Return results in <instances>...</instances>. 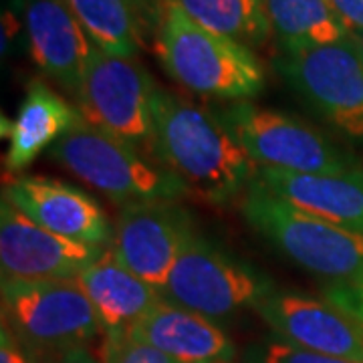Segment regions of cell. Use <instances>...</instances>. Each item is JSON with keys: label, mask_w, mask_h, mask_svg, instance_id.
Masks as SVG:
<instances>
[{"label": "cell", "mask_w": 363, "mask_h": 363, "mask_svg": "<svg viewBox=\"0 0 363 363\" xmlns=\"http://www.w3.org/2000/svg\"><path fill=\"white\" fill-rule=\"evenodd\" d=\"M350 35H351V37H353V40L357 43V47H359V51L363 52V30H351Z\"/></svg>", "instance_id": "f1b7e54d"}, {"label": "cell", "mask_w": 363, "mask_h": 363, "mask_svg": "<svg viewBox=\"0 0 363 363\" xmlns=\"http://www.w3.org/2000/svg\"><path fill=\"white\" fill-rule=\"evenodd\" d=\"M75 281L89 298L104 335L125 333L164 298L157 289L147 285L117 259L111 247L79 272Z\"/></svg>", "instance_id": "e0dca14e"}, {"label": "cell", "mask_w": 363, "mask_h": 363, "mask_svg": "<svg viewBox=\"0 0 363 363\" xmlns=\"http://www.w3.org/2000/svg\"><path fill=\"white\" fill-rule=\"evenodd\" d=\"M247 224L286 259L333 281L363 271V236L325 220L252 182L242 196Z\"/></svg>", "instance_id": "3957f363"}, {"label": "cell", "mask_w": 363, "mask_h": 363, "mask_svg": "<svg viewBox=\"0 0 363 363\" xmlns=\"http://www.w3.org/2000/svg\"><path fill=\"white\" fill-rule=\"evenodd\" d=\"M323 298L343 315H347L363 333V271L350 279L331 281L325 286Z\"/></svg>", "instance_id": "cb8c5ba5"}, {"label": "cell", "mask_w": 363, "mask_h": 363, "mask_svg": "<svg viewBox=\"0 0 363 363\" xmlns=\"http://www.w3.org/2000/svg\"><path fill=\"white\" fill-rule=\"evenodd\" d=\"M255 311L277 337L295 347L363 362L362 329L325 298L274 291Z\"/></svg>", "instance_id": "4fadbf2b"}, {"label": "cell", "mask_w": 363, "mask_h": 363, "mask_svg": "<svg viewBox=\"0 0 363 363\" xmlns=\"http://www.w3.org/2000/svg\"><path fill=\"white\" fill-rule=\"evenodd\" d=\"M2 323L40 353L87 345L101 333L89 298L75 279L2 277Z\"/></svg>", "instance_id": "5b68a950"}, {"label": "cell", "mask_w": 363, "mask_h": 363, "mask_svg": "<svg viewBox=\"0 0 363 363\" xmlns=\"http://www.w3.org/2000/svg\"><path fill=\"white\" fill-rule=\"evenodd\" d=\"M81 119L77 107L57 95L45 81H30L18 116L9 121V130L4 131L9 138L4 156L6 168L11 172L28 168L39 154L51 150Z\"/></svg>", "instance_id": "ac0fdd59"}, {"label": "cell", "mask_w": 363, "mask_h": 363, "mask_svg": "<svg viewBox=\"0 0 363 363\" xmlns=\"http://www.w3.org/2000/svg\"><path fill=\"white\" fill-rule=\"evenodd\" d=\"M49 154L119 206L188 196L186 186L166 166L143 157L135 143L97 130L85 119L55 143Z\"/></svg>", "instance_id": "277c9868"}, {"label": "cell", "mask_w": 363, "mask_h": 363, "mask_svg": "<svg viewBox=\"0 0 363 363\" xmlns=\"http://www.w3.org/2000/svg\"><path fill=\"white\" fill-rule=\"evenodd\" d=\"M274 291V283L264 272L196 233L176 260L162 295L218 321L255 309Z\"/></svg>", "instance_id": "8992f818"}, {"label": "cell", "mask_w": 363, "mask_h": 363, "mask_svg": "<svg viewBox=\"0 0 363 363\" xmlns=\"http://www.w3.org/2000/svg\"><path fill=\"white\" fill-rule=\"evenodd\" d=\"M218 116L259 168L325 174L359 166L337 143L297 117L250 101H234Z\"/></svg>", "instance_id": "ba28073f"}, {"label": "cell", "mask_w": 363, "mask_h": 363, "mask_svg": "<svg viewBox=\"0 0 363 363\" xmlns=\"http://www.w3.org/2000/svg\"><path fill=\"white\" fill-rule=\"evenodd\" d=\"M252 363H363L335 357V355H325L317 351H307L286 343L283 339L264 341L257 350H252Z\"/></svg>", "instance_id": "603a6c76"}, {"label": "cell", "mask_w": 363, "mask_h": 363, "mask_svg": "<svg viewBox=\"0 0 363 363\" xmlns=\"http://www.w3.org/2000/svg\"><path fill=\"white\" fill-rule=\"evenodd\" d=\"M274 65L329 125L363 140V52L351 35L327 45L281 51Z\"/></svg>", "instance_id": "52a82bcc"}, {"label": "cell", "mask_w": 363, "mask_h": 363, "mask_svg": "<svg viewBox=\"0 0 363 363\" xmlns=\"http://www.w3.org/2000/svg\"><path fill=\"white\" fill-rule=\"evenodd\" d=\"M28 49L43 75L77 97L95 45L65 0H25Z\"/></svg>", "instance_id": "5bb4252c"}, {"label": "cell", "mask_w": 363, "mask_h": 363, "mask_svg": "<svg viewBox=\"0 0 363 363\" xmlns=\"http://www.w3.org/2000/svg\"><path fill=\"white\" fill-rule=\"evenodd\" d=\"M157 85L133 57L95 47L75 97L81 117L97 130L131 143L152 142Z\"/></svg>", "instance_id": "9c48e42d"}, {"label": "cell", "mask_w": 363, "mask_h": 363, "mask_svg": "<svg viewBox=\"0 0 363 363\" xmlns=\"http://www.w3.org/2000/svg\"><path fill=\"white\" fill-rule=\"evenodd\" d=\"M95 47L117 57H135L147 23L130 0H65Z\"/></svg>", "instance_id": "ffe728a7"}, {"label": "cell", "mask_w": 363, "mask_h": 363, "mask_svg": "<svg viewBox=\"0 0 363 363\" xmlns=\"http://www.w3.org/2000/svg\"><path fill=\"white\" fill-rule=\"evenodd\" d=\"M252 182L325 220L363 236L362 164L343 172L325 174H298L286 169L259 168Z\"/></svg>", "instance_id": "9a60e30c"}, {"label": "cell", "mask_w": 363, "mask_h": 363, "mask_svg": "<svg viewBox=\"0 0 363 363\" xmlns=\"http://www.w3.org/2000/svg\"><path fill=\"white\" fill-rule=\"evenodd\" d=\"M347 30H363V0H331Z\"/></svg>", "instance_id": "484cf974"}, {"label": "cell", "mask_w": 363, "mask_h": 363, "mask_svg": "<svg viewBox=\"0 0 363 363\" xmlns=\"http://www.w3.org/2000/svg\"><path fill=\"white\" fill-rule=\"evenodd\" d=\"M194 234V218L178 200L131 202L119 210L111 248L133 274L164 293L169 272Z\"/></svg>", "instance_id": "30bf717a"}, {"label": "cell", "mask_w": 363, "mask_h": 363, "mask_svg": "<svg viewBox=\"0 0 363 363\" xmlns=\"http://www.w3.org/2000/svg\"><path fill=\"white\" fill-rule=\"evenodd\" d=\"M107 247L79 242L39 226L2 198L0 269L14 279H77Z\"/></svg>", "instance_id": "8fae6325"}, {"label": "cell", "mask_w": 363, "mask_h": 363, "mask_svg": "<svg viewBox=\"0 0 363 363\" xmlns=\"http://www.w3.org/2000/svg\"><path fill=\"white\" fill-rule=\"evenodd\" d=\"M150 143L188 194L216 206L247 192L259 169L218 113L160 85Z\"/></svg>", "instance_id": "6da1fadb"}, {"label": "cell", "mask_w": 363, "mask_h": 363, "mask_svg": "<svg viewBox=\"0 0 363 363\" xmlns=\"http://www.w3.org/2000/svg\"><path fill=\"white\" fill-rule=\"evenodd\" d=\"M281 51L305 49L345 39L347 26L331 0H260Z\"/></svg>", "instance_id": "d6986e66"}, {"label": "cell", "mask_w": 363, "mask_h": 363, "mask_svg": "<svg viewBox=\"0 0 363 363\" xmlns=\"http://www.w3.org/2000/svg\"><path fill=\"white\" fill-rule=\"evenodd\" d=\"M130 4L142 14V18L147 25H152V23L157 25V9H152V4L147 0H130Z\"/></svg>", "instance_id": "83f0119b"}, {"label": "cell", "mask_w": 363, "mask_h": 363, "mask_svg": "<svg viewBox=\"0 0 363 363\" xmlns=\"http://www.w3.org/2000/svg\"><path fill=\"white\" fill-rule=\"evenodd\" d=\"M101 363H180L128 333L104 335Z\"/></svg>", "instance_id": "7402d4cb"}, {"label": "cell", "mask_w": 363, "mask_h": 363, "mask_svg": "<svg viewBox=\"0 0 363 363\" xmlns=\"http://www.w3.org/2000/svg\"><path fill=\"white\" fill-rule=\"evenodd\" d=\"M157 57L184 89L224 101H248L264 87V69L255 51L198 25L182 9L157 4Z\"/></svg>", "instance_id": "7a4b0ae2"}, {"label": "cell", "mask_w": 363, "mask_h": 363, "mask_svg": "<svg viewBox=\"0 0 363 363\" xmlns=\"http://www.w3.org/2000/svg\"><path fill=\"white\" fill-rule=\"evenodd\" d=\"M2 198L51 233L97 247L113 245L116 226L104 208L93 196L67 182L18 176L4 186Z\"/></svg>", "instance_id": "7c38bea8"}, {"label": "cell", "mask_w": 363, "mask_h": 363, "mask_svg": "<svg viewBox=\"0 0 363 363\" xmlns=\"http://www.w3.org/2000/svg\"><path fill=\"white\" fill-rule=\"evenodd\" d=\"M57 363H101V359L87 345H77V347L59 353Z\"/></svg>", "instance_id": "4316f807"}, {"label": "cell", "mask_w": 363, "mask_h": 363, "mask_svg": "<svg viewBox=\"0 0 363 363\" xmlns=\"http://www.w3.org/2000/svg\"><path fill=\"white\" fill-rule=\"evenodd\" d=\"M0 363H45V353L33 350L2 323L0 325Z\"/></svg>", "instance_id": "d4e9b609"}, {"label": "cell", "mask_w": 363, "mask_h": 363, "mask_svg": "<svg viewBox=\"0 0 363 363\" xmlns=\"http://www.w3.org/2000/svg\"><path fill=\"white\" fill-rule=\"evenodd\" d=\"M180 363H230L234 343L212 319L162 298L125 331Z\"/></svg>", "instance_id": "2e32d148"}, {"label": "cell", "mask_w": 363, "mask_h": 363, "mask_svg": "<svg viewBox=\"0 0 363 363\" xmlns=\"http://www.w3.org/2000/svg\"><path fill=\"white\" fill-rule=\"evenodd\" d=\"M172 2L198 25L238 40L247 47H260L272 37L271 25L260 0H164Z\"/></svg>", "instance_id": "44dd1931"}]
</instances>
